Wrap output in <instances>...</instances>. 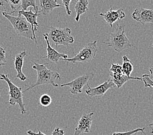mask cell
I'll return each instance as SVG.
<instances>
[{
	"instance_id": "obj_1",
	"label": "cell",
	"mask_w": 153,
	"mask_h": 135,
	"mask_svg": "<svg viewBox=\"0 0 153 135\" xmlns=\"http://www.w3.org/2000/svg\"><path fill=\"white\" fill-rule=\"evenodd\" d=\"M34 64L32 68L37 73V81L31 86L24 90V92H26L29 90L34 89L35 87L43 85H51L53 87H58L59 85L55 83L56 79H61V75L57 72H53L52 70L47 68L45 65L39 64L33 62Z\"/></svg>"
},
{
	"instance_id": "obj_2",
	"label": "cell",
	"mask_w": 153,
	"mask_h": 135,
	"mask_svg": "<svg viewBox=\"0 0 153 135\" xmlns=\"http://www.w3.org/2000/svg\"><path fill=\"white\" fill-rule=\"evenodd\" d=\"M108 47H111L117 52H121L123 50L134 46L130 43L126 35L125 25H117L115 31L110 34V37L105 42H103Z\"/></svg>"
},
{
	"instance_id": "obj_3",
	"label": "cell",
	"mask_w": 153,
	"mask_h": 135,
	"mask_svg": "<svg viewBox=\"0 0 153 135\" xmlns=\"http://www.w3.org/2000/svg\"><path fill=\"white\" fill-rule=\"evenodd\" d=\"M2 14L12 24L14 31L17 35L29 39L34 40L31 25L23 16L19 14V16L15 17L11 16L7 12H3Z\"/></svg>"
},
{
	"instance_id": "obj_4",
	"label": "cell",
	"mask_w": 153,
	"mask_h": 135,
	"mask_svg": "<svg viewBox=\"0 0 153 135\" xmlns=\"http://www.w3.org/2000/svg\"><path fill=\"white\" fill-rule=\"evenodd\" d=\"M0 80L5 81L9 86V103L10 105H19L22 114H27L23 102L22 88L16 86L9 78L8 74H0Z\"/></svg>"
},
{
	"instance_id": "obj_5",
	"label": "cell",
	"mask_w": 153,
	"mask_h": 135,
	"mask_svg": "<svg viewBox=\"0 0 153 135\" xmlns=\"http://www.w3.org/2000/svg\"><path fill=\"white\" fill-rule=\"evenodd\" d=\"M48 35L56 47L58 46H67L74 42V37L71 35V29L68 27L62 29L51 26L48 29Z\"/></svg>"
},
{
	"instance_id": "obj_6",
	"label": "cell",
	"mask_w": 153,
	"mask_h": 135,
	"mask_svg": "<svg viewBox=\"0 0 153 135\" xmlns=\"http://www.w3.org/2000/svg\"><path fill=\"white\" fill-rule=\"evenodd\" d=\"M97 43V41L89 42L85 47H83V48L82 50H80L79 52H78V53L74 57L71 58V59L68 58L67 59H62L61 60L72 63H90L95 57L98 51Z\"/></svg>"
},
{
	"instance_id": "obj_7",
	"label": "cell",
	"mask_w": 153,
	"mask_h": 135,
	"mask_svg": "<svg viewBox=\"0 0 153 135\" xmlns=\"http://www.w3.org/2000/svg\"><path fill=\"white\" fill-rule=\"evenodd\" d=\"M94 76V73H88V74H85L84 75L78 77L76 78L71 82L61 85L60 86H69L71 88L70 92L72 94H80L82 92V89L84 87V86L85 85H87L88 82L93 79Z\"/></svg>"
},
{
	"instance_id": "obj_8",
	"label": "cell",
	"mask_w": 153,
	"mask_h": 135,
	"mask_svg": "<svg viewBox=\"0 0 153 135\" xmlns=\"http://www.w3.org/2000/svg\"><path fill=\"white\" fill-rule=\"evenodd\" d=\"M87 85L88 89L85 90V93L88 95L89 97H100L102 96H103L109 89L114 88V87L116 86L110 77L106 81H105L102 84H101L99 86L94 87V88H91V87L89 86V84H87Z\"/></svg>"
},
{
	"instance_id": "obj_9",
	"label": "cell",
	"mask_w": 153,
	"mask_h": 135,
	"mask_svg": "<svg viewBox=\"0 0 153 135\" xmlns=\"http://www.w3.org/2000/svg\"><path fill=\"white\" fill-rule=\"evenodd\" d=\"M93 114L94 112H91L89 114L83 113L78 122V125L75 129L74 135H80L82 133H88L90 132L93 120Z\"/></svg>"
},
{
	"instance_id": "obj_10",
	"label": "cell",
	"mask_w": 153,
	"mask_h": 135,
	"mask_svg": "<svg viewBox=\"0 0 153 135\" xmlns=\"http://www.w3.org/2000/svg\"><path fill=\"white\" fill-rule=\"evenodd\" d=\"M132 18L143 25L147 23H153V10L138 7L135 9L132 14Z\"/></svg>"
},
{
	"instance_id": "obj_11",
	"label": "cell",
	"mask_w": 153,
	"mask_h": 135,
	"mask_svg": "<svg viewBox=\"0 0 153 135\" xmlns=\"http://www.w3.org/2000/svg\"><path fill=\"white\" fill-rule=\"evenodd\" d=\"M44 37H45V41L46 42L47 44V55L45 57H41V59H46L48 61L52 62V63H57L59 60L62 59H68V55L66 54L60 53L57 52L56 49H54L53 47L51 46L50 42H49V38L48 33H45L43 35Z\"/></svg>"
},
{
	"instance_id": "obj_12",
	"label": "cell",
	"mask_w": 153,
	"mask_h": 135,
	"mask_svg": "<svg viewBox=\"0 0 153 135\" xmlns=\"http://www.w3.org/2000/svg\"><path fill=\"white\" fill-rule=\"evenodd\" d=\"M99 16H102L108 24L112 27L113 24L116 22L117 21L122 20L125 17V13L123 12L122 9L114 10V9L111 7L105 13H100Z\"/></svg>"
},
{
	"instance_id": "obj_13",
	"label": "cell",
	"mask_w": 153,
	"mask_h": 135,
	"mask_svg": "<svg viewBox=\"0 0 153 135\" xmlns=\"http://www.w3.org/2000/svg\"><path fill=\"white\" fill-rule=\"evenodd\" d=\"M16 13H19V14H20V15L23 16L31 25L34 41L35 44H37V38H36L35 32L37 31V27L39 26V24L37 22V18L39 16H40V13H33L31 9L30 10H28V11L27 10V11H24V10H19V11H17Z\"/></svg>"
},
{
	"instance_id": "obj_14",
	"label": "cell",
	"mask_w": 153,
	"mask_h": 135,
	"mask_svg": "<svg viewBox=\"0 0 153 135\" xmlns=\"http://www.w3.org/2000/svg\"><path fill=\"white\" fill-rule=\"evenodd\" d=\"M27 51H23L19 54H17L15 59H14V68L17 72V75L16 76V79H20L22 81H25L27 79V77L25 76L22 72V68L24 65V57L28 55L29 53Z\"/></svg>"
},
{
	"instance_id": "obj_15",
	"label": "cell",
	"mask_w": 153,
	"mask_h": 135,
	"mask_svg": "<svg viewBox=\"0 0 153 135\" xmlns=\"http://www.w3.org/2000/svg\"><path fill=\"white\" fill-rule=\"evenodd\" d=\"M39 3L41 8L39 13L43 14L44 16L48 15L54 9L62 6L61 4L57 3L56 0H40Z\"/></svg>"
},
{
	"instance_id": "obj_16",
	"label": "cell",
	"mask_w": 153,
	"mask_h": 135,
	"mask_svg": "<svg viewBox=\"0 0 153 135\" xmlns=\"http://www.w3.org/2000/svg\"><path fill=\"white\" fill-rule=\"evenodd\" d=\"M110 74V77L112 80V81L114 83L117 89L121 88V87L123 86L124 84H125L126 82L131 79H136V80H139V81H142L141 78L138 77L127 76L124 74H119V75H115L112 74Z\"/></svg>"
},
{
	"instance_id": "obj_17",
	"label": "cell",
	"mask_w": 153,
	"mask_h": 135,
	"mask_svg": "<svg viewBox=\"0 0 153 135\" xmlns=\"http://www.w3.org/2000/svg\"><path fill=\"white\" fill-rule=\"evenodd\" d=\"M88 4L89 1L87 0H78L76 2L74 6V9L76 13V16L75 18L76 22L79 21L80 16L87 12V10H88Z\"/></svg>"
},
{
	"instance_id": "obj_18",
	"label": "cell",
	"mask_w": 153,
	"mask_h": 135,
	"mask_svg": "<svg viewBox=\"0 0 153 135\" xmlns=\"http://www.w3.org/2000/svg\"><path fill=\"white\" fill-rule=\"evenodd\" d=\"M123 63L122 65V68L123 74L127 76H130V74L133 72L132 63L128 59V57L126 55H124L123 57Z\"/></svg>"
},
{
	"instance_id": "obj_19",
	"label": "cell",
	"mask_w": 153,
	"mask_h": 135,
	"mask_svg": "<svg viewBox=\"0 0 153 135\" xmlns=\"http://www.w3.org/2000/svg\"><path fill=\"white\" fill-rule=\"evenodd\" d=\"M29 7H33L35 10V13H39L38 7L36 4L35 0H22L20 9L24 11H27V9Z\"/></svg>"
},
{
	"instance_id": "obj_20",
	"label": "cell",
	"mask_w": 153,
	"mask_h": 135,
	"mask_svg": "<svg viewBox=\"0 0 153 135\" xmlns=\"http://www.w3.org/2000/svg\"><path fill=\"white\" fill-rule=\"evenodd\" d=\"M6 3H8L10 5V8L13 10V11L10 12L9 14L11 15V14L15 13L17 11H19V9H20V3H21L20 0H5ZM9 14V13H8Z\"/></svg>"
},
{
	"instance_id": "obj_21",
	"label": "cell",
	"mask_w": 153,
	"mask_h": 135,
	"mask_svg": "<svg viewBox=\"0 0 153 135\" xmlns=\"http://www.w3.org/2000/svg\"><path fill=\"white\" fill-rule=\"evenodd\" d=\"M40 103L43 107H48L52 102V98L48 94H45L40 97Z\"/></svg>"
},
{
	"instance_id": "obj_22",
	"label": "cell",
	"mask_w": 153,
	"mask_h": 135,
	"mask_svg": "<svg viewBox=\"0 0 153 135\" xmlns=\"http://www.w3.org/2000/svg\"><path fill=\"white\" fill-rule=\"evenodd\" d=\"M141 79L144 83L145 88H152L153 89V80L151 78L150 75L147 74L142 75Z\"/></svg>"
},
{
	"instance_id": "obj_23",
	"label": "cell",
	"mask_w": 153,
	"mask_h": 135,
	"mask_svg": "<svg viewBox=\"0 0 153 135\" xmlns=\"http://www.w3.org/2000/svg\"><path fill=\"white\" fill-rule=\"evenodd\" d=\"M110 73L112 74L119 75L123 74L122 66L118 64H111V66L110 70Z\"/></svg>"
},
{
	"instance_id": "obj_24",
	"label": "cell",
	"mask_w": 153,
	"mask_h": 135,
	"mask_svg": "<svg viewBox=\"0 0 153 135\" xmlns=\"http://www.w3.org/2000/svg\"><path fill=\"white\" fill-rule=\"evenodd\" d=\"M144 130H145V127H143V128H137L136 129L126 131V132H123V133L116 132V133H113L112 135H132V134H134L135 133H137L138 132H142L144 134H145V133L144 132Z\"/></svg>"
},
{
	"instance_id": "obj_25",
	"label": "cell",
	"mask_w": 153,
	"mask_h": 135,
	"mask_svg": "<svg viewBox=\"0 0 153 135\" xmlns=\"http://www.w3.org/2000/svg\"><path fill=\"white\" fill-rule=\"evenodd\" d=\"M7 58L5 55V50L0 46V66L7 64Z\"/></svg>"
},
{
	"instance_id": "obj_26",
	"label": "cell",
	"mask_w": 153,
	"mask_h": 135,
	"mask_svg": "<svg viewBox=\"0 0 153 135\" xmlns=\"http://www.w3.org/2000/svg\"><path fill=\"white\" fill-rule=\"evenodd\" d=\"M71 1H71V0H62V3H63V6H65V9H66L67 14L68 16H71L72 13L70 10V3Z\"/></svg>"
},
{
	"instance_id": "obj_27",
	"label": "cell",
	"mask_w": 153,
	"mask_h": 135,
	"mask_svg": "<svg viewBox=\"0 0 153 135\" xmlns=\"http://www.w3.org/2000/svg\"><path fill=\"white\" fill-rule=\"evenodd\" d=\"M65 132L63 129H60L59 127H56L53 132L52 133V135H64Z\"/></svg>"
},
{
	"instance_id": "obj_28",
	"label": "cell",
	"mask_w": 153,
	"mask_h": 135,
	"mask_svg": "<svg viewBox=\"0 0 153 135\" xmlns=\"http://www.w3.org/2000/svg\"><path fill=\"white\" fill-rule=\"evenodd\" d=\"M27 133L28 135H46L45 134L42 133L40 130H39V132L37 133L35 132H33V131H32L31 130H29V131H27Z\"/></svg>"
},
{
	"instance_id": "obj_29",
	"label": "cell",
	"mask_w": 153,
	"mask_h": 135,
	"mask_svg": "<svg viewBox=\"0 0 153 135\" xmlns=\"http://www.w3.org/2000/svg\"><path fill=\"white\" fill-rule=\"evenodd\" d=\"M149 72L151 73L152 77H153V66H151L150 68H149Z\"/></svg>"
},
{
	"instance_id": "obj_30",
	"label": "cell",
	"mask_w": 153,
	"mask_h": 135,
	"mask_svg": "<svg viewBox=\"0 0 153 135\" xmlns=\"http://www.w3.org/2000/svg\"><path fill=\"white\" fill-rule=\"evenodd\" d=\"M150 127H151V131H150V133H151V134H153V120H152V122L150 124Z\"/></svg>"
},
{
	"instance_id": "obj_31",
	"label": "cell",
	"mask_w": 153,
	"mask_h": 135,
	"mask_svg": "<svg viewBox=\"0 0 153 135\" xmlns=\"http://www.w3.org/2000/svg\"><path fill=\"white\" fill-rule=\"evenodd\" d=\"M151 47H153V43H152V46H151Z\"/></svg>"
},
{
	"instance_id": "obj_32",
	"label": "cell",
	"mask_w": 153,
	"mask_h": 135,
	"mask_svg": "<svg viewBox=\"0 0 153 135\" xmlns=\"http://www.w3.org/2000/svg\"><path fill=\"white\" fill-rule=\"evenodd\" d=\"M152 3H153V1H152Z\"/></svg>"
}]
</instances>
